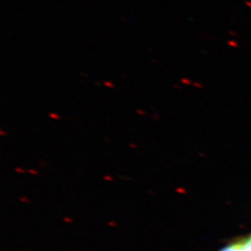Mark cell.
Segmentation results:
<instances>
[{
    "instance_id": "1",
    "label": "cell",
    "mask_w": 251,
    "mask_h": 251,
    "mask_svg": "<svg viewBox=\"0 0 251 251\" xmlns=\"http://www.w3.org/2000/svg\"><path fill=\"white\" fill-rule=\"evenodd\" d=\"M219 251H251V243L248 239H244L237 243L228 245Z\"/></svg>"
},
{
    "instance_id": "2",
    "label": "cell",
    "mask_w": 251,
    "mask_h": 251,
    "mask_svg": "<svg viewBox=\"0 0 251 251\" xmlns=\"http://www.w3.org/2000/svg\"><path fill=\"white\" fill-rule=\"evenodd\" d=\"M49 116H50L51 118H53V119H60V115H56L55 113H49Z\"/></svg>"
},
{
    "instance_id": "3",
    "label": "cell",
    "mask_w": 251,
    "mask_h": 251,
    "mask_svg": "<svg viewBox=\"0 0 251 251\" xmlns=\"http://www.w3.org/2000/svg\"><path fill=\"white\" fill-rule=\"evenodd\" d=\"M104 85L105 86H108V87H113V83H110V82H105Z\"/></svg>"
},
{
    "instance_id": "4",
    "label": "cell",
    "mask_w": 251,
    "mask_h": 251,
    "mask_svg": "<svg viewBox=\"0 0 251 251\" xmlns=\"http://www.w3.org/2000/svg\"><path fill=\"white\" fill-rule=\"evenodd\" d=\"M137 113H140V115H145V113H144L143 112H140V111H137Z\"/></svg>"
},
{
    "instance_id": "5",
    "label": "cell",
    "mask_w": 251,
    "mask_h": 251,
    "mask_svg": "<svg viewBox=\"0 0 251 251\" xmlns=\"http://www.w3.org/2000/svg\"><path fill=\"white\" fill-rule=\"evenodd\" d=\"M248 241H249V242L251 243V236H250V237H248Z\"/></svg>"
}]
</instances>
